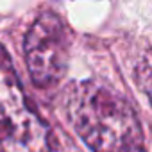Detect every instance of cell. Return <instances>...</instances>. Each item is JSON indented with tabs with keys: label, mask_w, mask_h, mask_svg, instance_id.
I'll return each instance as SVG.
<instances>
[{
	"label": "cell",
	"mask_w": 152,
	"mask_h": 152,
	"mask_svg": "<svg viewBox=\"0 0 152 152\" xmlns=\"http://www.w3.org/2000/svg\"><path fill=\"white\" fill-rule=\"evenodd\" d=\"M66 106L73 129L93 152H147L134 109L111 86L83 81L70 90Z\"/></svg>",
	"instance_id": "obj_1"
},
{
	"label": "cell",
	"mask_w": 152,
	"mask_h": 152,
	"mask_svg": "<svg viewBox=\"0 0 152 152\" xmlns=\"http://www.w3.org/2000/svg\"><path fill=\"white\" fill-rule=\"evenodd\" d=\"M25 61L38 88L57 84L66 73L70 34L64 22L52 11L41 13L25 34Z\"/></svg>",
	"instance_id": "obj_3"
},
{
	"label": "cell",
	"mask_w": 152,
	"mask_h": 152,
	"mask_svg": "<svg viewBox=\"0 0 152 152\" xmlns=\"http://www.w3.org/2000/svg\"><path fill=\"white\" fill-rule=\"evenodd\" d=\"M0 152H52L47 124L29 104L7 50L0 45Z\"/></svg>",
	"instance_id": "obj_2"
},
{
	"label": "cell",
	"mask_w": 152,
	"mask_h": 152,
	"mask_svg": "<svg viewBox=\"0 0 152 152\" xmlns=\"http://www.w3.org/2000/svg\"><path fill=\"white\" fill-rule=\"evenodd\" d=\"M136 83L152 106V48H148L136 64Z\"/></svg>",
	"instance_id": "obj_4"
}]
</instances>
